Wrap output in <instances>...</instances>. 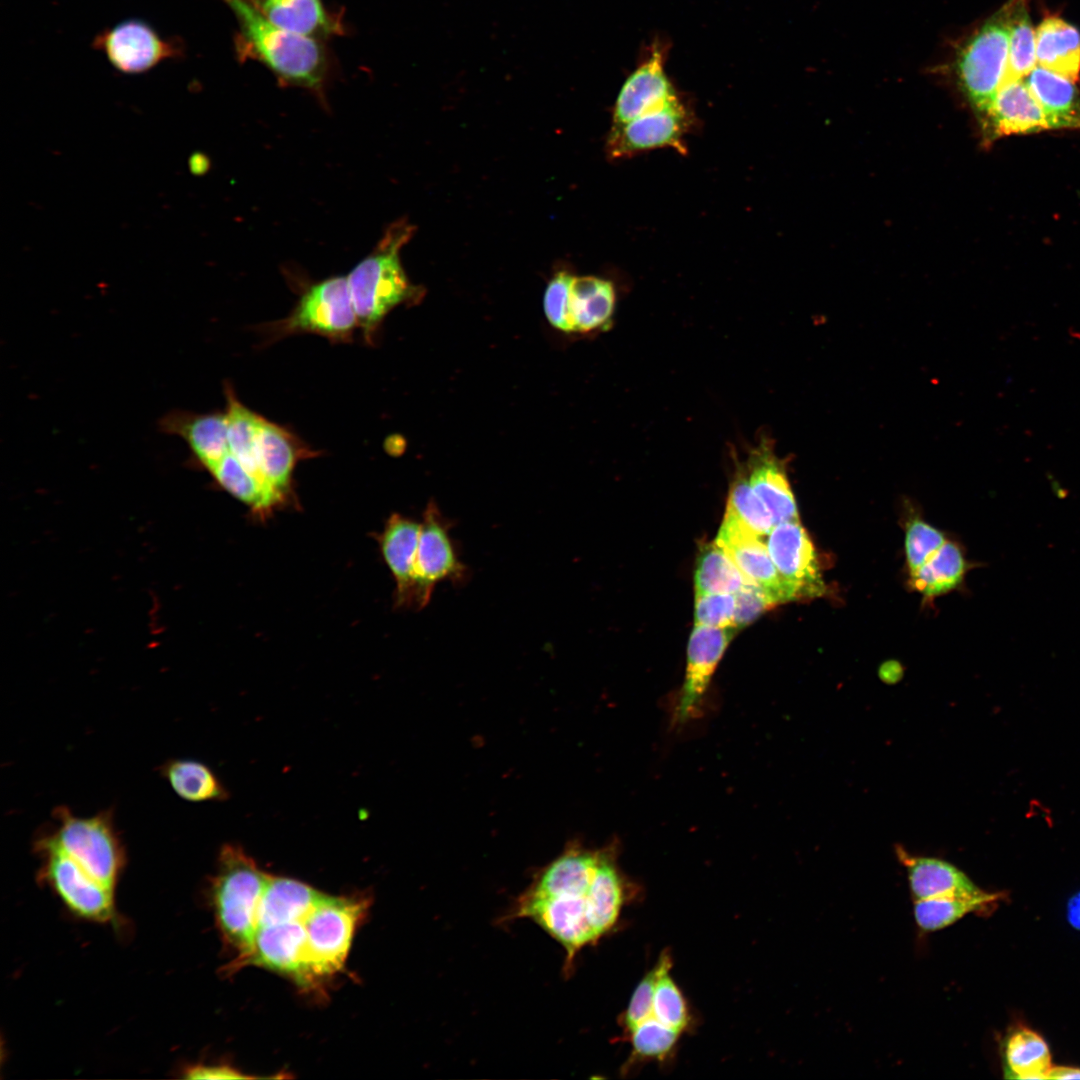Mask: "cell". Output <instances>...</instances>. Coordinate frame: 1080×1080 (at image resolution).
<instances>
[{"label":"cell","instance_id":"obj_1","mask_svg":"<svg viewBox=\"0 0 1080 1080\" xmlns=\"http://www.w3.org/2000/svg\"><path fill=\"white\" fill-rule=\"evenodd\" d=\"M616 848H586L576 842L536 873L502 921L529 919L565 951L564 972L576 955L616 924L625 900V883Z\"/></svg>","mask_w":1080,"mask_h":1080},{"label":"cell","instance_id":"obj_2","mask_svg":"<svg viewBox=\"0 0 1080 1080\" xmlns=\"http://www.w3.org/2000/svg\"><path fill=\"white\" fill-rule=\"evenodd\" d=\"M223 1L237 21L234 49L239 61H256L281 85L307 89L324 98L330 59L322 40L270 23L245 0Z\"/></svg>","mask_w":1080,"mask_h":1080},{"label":"cell","instance_id":"obj_3","mask_svg":"<svg viewBox=\"0 0 1080 1080\" xmlns=\"http://www.w3.org/2000/svg\"><path fill=\"white\" fill-rule=\"evenodd\" d=\"M413 230L406 222L392 224L372 253L347 276L357 325L368 344L375 343L376 334L391 310L417 297L399 256Z\"/></svg>","mask_w":1080,"mask_h":1080},{"label":"cell","instance_id":"obj_4","mask_svg":"<svg viewBox=\"0 0 1080 1080\" xmlns=\"http://www.w3.org/2000/svg\"><path fill=\"white\" fill-rule=\"evenodd\" d=\"M269 878L239 845L225 844L220 849L209 892L217 927L225 943L237 951L233 961L245 956L252 946L257 911Z\"/></svg>","mask_w":1080,"mask_h":1080},{"label":"cell","instance_id":"obj_5","mask_svg":"<svg viewBox=\"0 0 1080 1080\" xmlns=\"http://www.w3.org/2000/svg\"><path fill=\"white\" fill-rule=\"evenodd\" d=\"M34 842L67 855L102 885L115 890L126 864V852L111 810L83 817L65 806L56 807L52 822Z\"/></svg>","mask_w":1080,"mask_h":1080},{"label":"cell","instance_id":"obj_6","mask_svg":"<svg viewBox=\"0 0 1080 1080\" xmlns=\"http://www.w3.org/2000/svg\"><path fill=\"white\" fill-rule=\"evenodd\" d=\"M358 328L347 277L334 276L306 288L290 314L263 325L268 342L300 333L348 342Z\"/></svg>","mask_w":1080,"mask_h":1080},{"label":"cell","instance_id":"obj_7","mask_svg":"<svg viewBox=\"0 0 1080 1080\" xmlns=\"http://www.w3.org/2000/svg\"><path fill=\"white\" fill-rule=\"evenodd\" d=\"M1008 5L982 25L961 50L957 74L970 105L985 119L1005 82L1009 56Z\"/></svg>","mask_w":1080,"mask_h":1080},{"label":"cell","instance_id":"obj_8","mask_svg":"<svg viewBox=\"0 0 1080 1080\" xmlns=\"http://www.w3.org/2000/svg\"><path fill=\"white\" fill-rule=\"evenodd\" d=\"M368 906V899L360 896L319 897L303 921L308 964L314 980L343 967L354 931Z\"/></svg>","mask_w":1080,"mask_h":1080},{"label":"cell","instance_id":"obj_9","mask_svg":"<svg viewBox=\"0 0 1080 1080\" xmlns=\"http://www.w3.org/2000/svg\"><path fill=\"white\" fill-rule=\"evenodd\" d=\"M33 847L40 858L37 879L46 884L73 914L99 923L114 920L115 890L99 883L59 850L36 842Z\"/></svg>","mask_w":1080,"mask_h":1080},{"label":"cell","instance_id":"obj_10","mask_svg":"<svg viewBox=\"0 0 1080 1080\" xmlns=\"http://www.w3.org/2000/svg\"><path fill=\"white\" fill-rule=\"evenodd\" d=\"M450 529V521L435 502H430L423 513L415 561L420 609L429 602L437 583L448 580L463 584L468 577V568L458 557Z\"/></svg>","mask_w":1080,"mask_h":1080},{"label":"cell","instance_id":"obj_11","mask_svg":"<svg viewBox=\"0 0 1080 1080\" xmlns=\"http://www.w3.org/2000/svg\"><path fill=\"white\" fill-rule=\"evenodd\" d=\"M93 46L125 74L147 72L164 60L183 54L179 40L162 38L148 23L129 19L99 33Z\"/></svg>","mask_w":1080,"mask_h":1080},{"label":"cell","instance_id":"obj_12","mask_svg":"<svg viewBox=\"0 0 1080 1080\" xmlns=\"http://www.w3.org/2000/svg\"><path fill=\"white\" fill-rule=\"evenodd\" d=\"M247 965L269 968L293 978L301 985H311L314 978L308 964L303 921L258 927L248 953L230 962L223 970L231 974Z\"/></svg>","mask_w":1080,"mask_h":1080},{"label":"cell","instance_id":"obj_13","mask_svg":"<svg viewBox=\"0 0 1080 1080\" xmlns=\"http://www.w3.org/2000/svg\"><path fill=\"white\" fill-rule=\"evenodd\" d=\"M736 632L732 627L694 626L687 647L684 681L672 717L674 727H681L699 715L714 671Z\"/></svg>","mask_w":1080,"mask_h":1080},{"label":"cell","instance_id":"obj_14","mask_svg":"<svg viewBox=\"0 0 1080 1080\" xmlns=\"http://www.w3.org/2000/svg\"><path fill=\"white\" fill-rule=\"evenodd\" d=\"M770 557L795 599L825 593L814 545L799 520L776 524L767 535Z\"/></svg>","mask_w":1080,"mask_h":1080},{"label":"cell","instance_id":"obj_15","mask_svg":"<svg viewBox=\"0 0 1080 1080\" xmlns=\"http://www.w3.org/2000/svg\"><path fill=\"white\" fill-rule=\"evenodd\" d=\"M715 543L730 557L744 577L760 587L777 605L795 600L778 573L762 537L757 536L726 512Z\"/></svg>","mask_w":1080,"mask_h":1080},{"label":"cell","instance_id":"obj_16","mask_svg":"<svg viewBox=\"0 0 1080 1080\" xmlns=\"http://www.w3.org/2000/svg\"><path fill=\"white\" fill-rule=\"evenodd\" d=\"M687 128L686 111L676 100L663 109L612 127L607 141V152L611 158L616 159L662 147H672L683 153V137Z\"/></svg>","mask_w":1080,"mask_h":1080},{"label":"cell","instance_id":"obj_17","mask_svg":"<svg viewBox=\"0 0 1080 1080\" xmlns=\"http://www.w3.org/2000/svg\"><path fill=\"white\" fill-rule=\"evenodd\" d=\"M736 463L743 469L751 487L769 510L774 526L799 520L785 463L775 453L772 439L762 435L749 449L746 458L743 461L736 460Z\"/></svg>","mask_w":1080,"mask_h":1080},{"label":"cell","instance_id":"obj_18","mask_svg":"<svg viewBox=\"0 0 1080 1080\" xmlns=\"http://www.w3.org/2000/svg\"><path fill=\"white\" fill-rule=\"evenodd\" d=\"M420 528L421 522L394 513L378 535L383 559L396 584L395 605L400 608L420 609L415 579Z\"/></svg>","mask_w":1080,"mask_h":1080},{"label":"cell","instance_id":"obj_19","mask_svg":"<svg viewBox=\"0 0 1080 1080\" xmlns=\"http://www.w3.org/2000/svg\"><path fill=\"white\" fill-rule=\"evenodd\" d=\"M894 850L897 860L905 869L913 901L953 896L978 897L988 893L947 860L914 854L899 844Z\"/></svg>","mask_w":1080,"mask_h":1080},{"label":"cell","instance_id":"obj_20","mask_svg":"<svg viewBox=\"0 0 1080 1080\" xmlns=\"http://www.w3.org/2000/svg\"><path fill=\"white\" fill-rule=\"evenodd\" d=\"M158 427L162 433L182 438L193 460L208 471L229 453L225 411L196 413L173 409L160 418Z\"/></svg>","mask_w":1080,"mask_h":1080},{"label":"cell","instance_id":"obj_21","mask_svg":"<svg viewBox=\"0 0 1080 1080\" xmlns=\"http://www.w3.org/2000/svg\"><path fill=\"white\" fill-rule=\"evenodd\" d=\"M314 452L288 428L260 415L256 457L265 483L284 499L291 491L292 474L299 460Z\"/></svg>","mask_w":1080,"mask_h":1080},{"label":"cell","instance_id":"obj_22","mask_svg":"<svg viewBox=\"0 0 1080 1080\" xmlns=\"http://www.w3.org/2000/svg\"><path fill=\"white\" fill-rule=\"evenodd\" d=\"M676 100L678 99L673 87L663 70L662 55L656 49L621 88L615 104L612 127L663 109Z\"/></svg>","mask_w":1080,"mask_h":1080},{"label":"cell","instance_id":"obj_23","mask_svg":"<svg viewBox=\"0 0 1080 1080\" xmlns=\"http://www.w3.org/2000/svg\"><path fill=\"white\" fill-rule=\"evenodd\" d=\"M984 127L991 138L1051 130L1023 79L1003 83L984 119Z\"/></svg>","mask_w":1080,"mask_h":1080},{"label":"cell","instance_id":"obj_24","mask_svg":"<svg viewBox=\"0 0 1080 1080\" xmlns=\"http://www.w3.org/2000/svg\"><path fill=\"white\" fill-rule=\"evenodd\" d=\"M270 23L303 36L326 40L342 35L341 17L322 0H245Z\"/></svg>","mask_w":1080,"mask_h":1080},{"label":"cell","instance_id":"obj_25","mask_svg":"<svg viewBox=\"0 0 1080 1080\" xmlns=\"http://www.w3.org/2000/svg\"><path fill=\"white\" fill-rule=\"evenodd\" d=\"M613 284L595 276L572 275L566 301V333L607 328L615 310Z\"/></svg>","mask_w":1080,"mask_h":1080},{"label":"cell","instance_id":"obj_26","mask_svg":"<svg viewBox=\"0 0 1080 1080\" xmlns=\"http://www.w3.org/2000/svg\"><path fill=\"white\" fill-rule=\"evenodd\" d=\"M1024 81L1051 129L1080 130V95L1074 81L1039 65Z\"/></svg>","mask_w":1080,"mask_h":1080},{"label":"cell","instance_id":"obj_27","mask_svg":"<svg viewBox=\"0 0 1080 1080\" xmlns=\"http://www.w3.org/2000/svg\"><path fill=\"white\" fill-rule=\"evenodd\" d=\"M1039 66L1074 82L1080 74V33L1063 19L1048 16L1035 31Z\"/></svg>","mask_w":1080,"mask_h":1080},{"label":"cell","instance_id":"obj_28","mask_svg":"<svg viewBox=\"0 0 1080 1080\" xmlns=\"http://www.w3.org/2000/svg\"><path fill=\"white\" fill-rule=\"evenodd\" d=\"M321 895L301 881L270 875L257 911V928L304 921Z\"/></svg>","mask_w":1080,"mask_h":1080},{"label":"cell","instance_id":"obj_29","mask_svg":"<svg viewBox=\"0 0 1080 1080\" xmlns=\"http://www.w3.org/2000/svg\"><path fill=\"white\" fill-rule=\"evenodd\" d=\"M1005 1077L1012 1079H1047L1051 1054L1045 1040L1027 1027H1018L1006 1037L1003 1046Z\"/></svg>","mask_w":1080,"mask_h":1080},{"label":"cell","instance_id":"obj_30","mask_svg":"<svg viewBox=\"0 0 1080 1080\" xmlns=\"http://www.w3.org/2000/svg\"><path fill=\"white\" fill-rule=\"evenodd\" d=\"M224 395L226 399L225 413L229 452L247 471L270 488L261 476L256 457V438L260 415L246 407L238 399L233 386L228 382L224 384Z\"/></svg>","mask_w":1080,"mask_h":1080},{"label":"cell","instance_id":"obj_31","mask_svg":"<svg viewBox=\"0 0 1080 1080\" xmlns=\"http://www.w3.org/2000/svg\"><path fill=\"white\" fill-rule=\"evenodd\" d=\"M160 775L182 799L190 802L224 800L227 791L204 763L192 759H171L160 767Z\"/></svg>","mask_w":1080,"mask_h":1080},{"label":"cell","instance_id":"obj_32","mask_svg":"<svg viewBox=\"0 0 1080 1080\" xmlns=\"http://www.w3.org/2000/svg\"><path fill=\"white\" fill-rule=\"evenodd\" d=\"M209 472L219 486L257 513H268L285 501L247 471L230 452Z\"/></svg>","mask_w":1080,"mask_h":1080},{"label":"cell","instance_id":"obj_33","mask_svg":"<svg viewBox=\"0 0 1080 1080\" xmlns=\"http://www.w3.org/2000/svg\"><path fill=\"white\" fill-rule=\"evenodd\" d=\"M967 565L959 547L945 542L916 571L910 573L914 589L925 596H937L956 588L962 581Z\"/></svg>","mask_w":1080,"mask_h":1080},{"label":"cell","instance_id":"obj_34","mask_svg":"<svg viewBox=\"0 0 1080 1080\" xmlns=\"http://www.w3.org/2000/svg\"><path fill=\"white\" fill-rule=\"evenodd\" d=\"M999 898L997 893H987L978 897H937L913 901V916L916 925L924 932H936L945 929L966 915L983 911Z\"/></svg>","mask_w":1080,"mask_h":1080},{"label":"cell","instance_id":"obj_35","mask_svg":"<svg viewBox=\"0 0 1080 1080\" xmlns=\"http://www.w3.org/2000/svg\"><path fill=\"white\" fill-rule=\"evenodd\" d=\"M695 594L733 593L750 583L715 542L702 546L695 569Z\"/></svg>","mask_w":1080,"mask_h":1080},{"label":"cell","instance_id":"obj_36","mask_svg":"<svg viewBox=\"0 0 1080 1080\" xmlns=\"http://www.w3.org/2000/svg\"><path fill=\"white\" fill-rule=\"evenodd\" d=\"M1009 8V56L1006 81L1025 78L1036 66V37L1027 0H1011Z\"/></svg>","mask_w":1080,"mask_h":1080},{"label":"cell","instance_id":"obj_37","mask_svg":"<svg viewBox=\"0 0 1080 1080\" xmlns=\"http://www.w3.org/2000/svg\"><path fill=\"white\" fill-rule=\"evenodd\" d=\"M726 512L734 516L748 530L759 537L767 536L774 522L772 516L751 487L743 469L736 463V471L730 485Z\"/></svg>","mask_w":1080,"mask_h":1080},{"label":"cell","instance_id":"obj_38","mask_svg":"<svg viewBox=\"0 0 1080 1080\" xmlns=\"http://www.w3.org/2000/svg\"><path fill=\"white\" fill-rule=\"evenodd\" d=\"M680 1033L653 1016L649 1017L629 1032L632 1044L630 1062L664 1060L675 1047Z\"/></svg>","mask_w":1080,"mask_h":1080},{"label":"cell","instance_id":"obj_39","mask_svg":"<svg viewBox=\"0 0 1080 1080\" xmlns=\"http://www.w3.org/2000/svg\"><path fill=\"white\" fill-rule=\"evenodd\" d=\"M667 969L659 976L653 996L652 1016L679 1032L689 1025L686 1001Z\"/></svg>","mask_w":1080,"mask_h":1080},{"label":"cell","instance_id":"obj_40","mask_svg":"<svg viewBox=\"0 0 1080 1080\" xmlns=\"http://www.w3.org/2000/svg\"><path fill=\"white\" fill-rule=\"evenodd\" d=\"M672 959L667 952L662 953L656 965L637 985L623 1016V1025L629 1033L638 1024L652 1016L653 996L657 980L661 973L671 969Z\"/></svg>","mask_w":1080,"mask_h":1080},{"label":"cell","instance_id":"obj_41","mask_svg":"<svg viewBox=\"0 0 1080 1080\" xmlns=\"http://www.w3.org/2000/svg\"><path fill=\"white\" fill-rule=\"evenodd\" d=\"M946 542L942 532L920 519L906 530L905 550L910 573L916 571Z\"/></svg>","mask_w":1080,"mask_h":1080},{"label":"cell","instance_id":"obj_42","mask_svg":"<svg viewBox=\"0 0 1080 1080\" xmlns=\"http://www.w3.org/2000/svg\"><path fill=\"white\" fill-rule=\"evenodd\" d=\"M735 606L733 593L695 594V625L735 628Z\"/></svg>","mask_w":1080,"mask_h":1080},{"label":"cell","instance_id":"obj_43","mask_svg":"<svg viewBox=\"0 0 1080 1080\" xmlns=\"http://www.w3.org/2000/svg\"><path fill=\"white\" fill-rule=\"evenodd\" d=\"M734 626L739 631L756 620L774 601L760 587L747 583L735 594Z\"/></svg>","mask_w":1080,"mask_h":1080},{"label":"cell","instance_id":"obj_44","mask_svg":"<svg viewBox=\"0 0 1080 1080\" xmlns=\"http://www.w3.org/2000/svg\"><path fill=\"white\" fill-rule=\"evenodd\" d=\"M572 274L558 272L549 281L544 293V314L548 322L556 329L565 331L566 301Z\"/></svg>","mask_w":1080,"mask_h":1080},{"label":"cell","instance_id":"obj_45","mask_svg":"<svg viewBox=\"0 0 1080 1080\" xmlns=\"http://www.w3.org/2000/svg\"><path fill=\"white\" fill-rule=\"evenodd\" d=\"M183 1077L187 1079H239L248 1078L247 1075L226 1065H191L184 1071Z\"/></svg>","mask_w":1080,"mask_h":1080},{"label":"cell","instance_id":"obj_46","mask_svg":"<svg viewBox=\"0 0 1080 1080\" xmlns=\"http://www.w3.org/2000/svg\"><path fill=\"white\" fill-rule=\"evenodd\" d=\"M1047 1079H1080V1068L1068 1066L1051 1067Z\"/></svg>","mask_w":1080,"mask_h":1080},{"label":"cell","instance_id":"obj_47","mask_svg":"<svg viewBox=\"0 0 1080 1080\" xmlns=\"http://www.w3.org/2000/svg\"><path fill=\"white\" fill-rule=\"evenodd\" d=\"M1068 920L1073 927L1080 929V892L1068 903Z\"/></svg>","mask_w":1080,"mask_h":1080}]
</instances>
